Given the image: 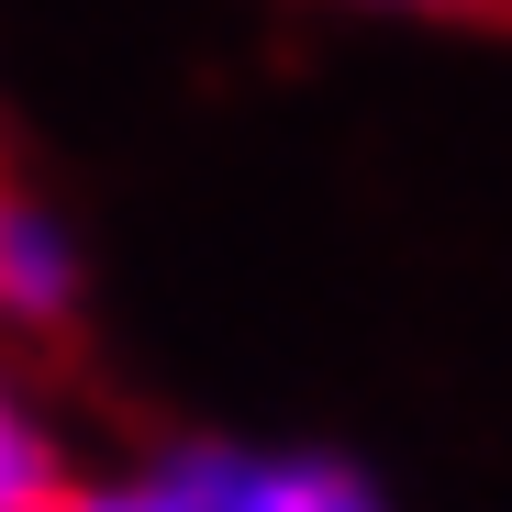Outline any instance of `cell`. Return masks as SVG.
Wrapping results in <instances>:
<instances>
[{
  "label": "cell",
  "mask_w": 512,
  "mask_h": 512,
  "mask_svg": "<svg viewBox=\"0 0 512 512\" xmlns=\"http://www.w3.org/2000/svg\"><path fill=\"white\" fill-rule=\"evenodd\" d=\"M379 12H435V23H512V0H379Z\"/></svg>",
  "instance_id": "obj_5"
},
{
  "label": "cell",
  "mask_w": 512,
  "mask_h": 512,
  "mask_svg": "<svg viewBox=\"0 0 512 512\" xmlns=\"http://www.w3.org/2000/svg\"><path fill=\"white\" fill-rule=\"evenodd\" d=\"M56 501H67V446H56L45 401L0 368V512H56Z\"/></svg>",
  "instance_id": "obj_3"
},
{
  "label": "cell",
  "mask_w": 512,
  "mask_h": 512,
  "mask_svg": "<svg viewBox=\"0 0 512 512\" xmlns=\"http://www.w3.org/2000/svg\"><path fill=\"white\" fill-rule=\"evenodd\" d=\"M56 512H201L190 490H179V468H134V479H67V501Z\"/></svg>",
  "instance_id": "obj_4"
},
{
  "label": "cell",
  "mask_w": 512,
  "mask_h": 512,
  "mask_svg": "<svg viewBox=\"0 0 512 512\" xmlns=\"http://www.w3.org/2000/svg\"><path fill=\"white\" fill-rule=\"evenodd\" d=\"M90 268H78V234L0 167V346H45V334H67L78 323V290Z\"/></svg>",
  "instance_id": "obj_2"
},
{
  "label": "cell",
  "mask_w": 512,
  "mask_h": 512,
  "mask_svg": "<svg viewBox=\"0 0 512 512\" xmlns=\"http://www.w3.org/2000/svg\"><path fill=\"white\" fill-rule=\"evenodd\" d=\"M167 468L201 512H379V490L346 457H312V446H179Z\"/></svg>",
  "instance_id": "obj_1"
}]
</instances>
